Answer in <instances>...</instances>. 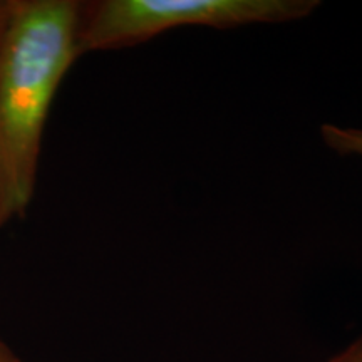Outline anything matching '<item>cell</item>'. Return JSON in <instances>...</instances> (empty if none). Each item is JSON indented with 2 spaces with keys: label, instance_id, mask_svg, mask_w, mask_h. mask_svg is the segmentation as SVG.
I'll use <instances>...</instances> for the list:
<instances>
[{
  "label": "cell",
  "instance_id": "3",
  "mask_svg": "<svg viewBox=\"0 0 362 362\" xmlns=\"http://www.w3.org/2000/svg\"><path fill=\"white\" fill-rule=\"evenodd\" d=\"M322 139L332 151L342 156L362 158V128H347V126L324 124Z\"/></svg>",
  "mask_w": 362,
  "mask_h": 362
},
{
  "label": "cell",
  "instance_id": "1",
  "mask_svg": "<svg viewBox=\"0 0 362 362\" xmlns=\"http://www.w3.org/2000/svg\"><path fill=\"white\" fill-rule=\"evenodd\" d=\"M81 6L13 0L0 44V225L22 218L34 198L45 121L79 57Z\"/></svg>",
  "mask_w": 362,
  "mask_h": 362
},
{
  "label": "cell",
  "instance_id": "5",
  "mask_svg": "<svg viewBox=\"0 0 362 362\" xmlns=\"http://www.w3.org/2000/svg\"><path fill=\"white\" fill-rule=\"evenodd\" d=\"M13 0H0V44H2L4 34H6L8 17H11Z\"/></svg>",
  "mask_w": 362,
  "mask_h": 362
},
{
  "label": "cell",
  "instance_id": "2",
  "mask_svg": "<svg viewBox=\"0 0 362 362\" xmlns=\"http://www.w3.org/2000/svg\"><path fill=\"white\" fill-rule=\"evenodd\" d=\"M312 0H99L81 6L78 56L131 47L176 27L215 29L304 19Z\"/></svg>",
  "mask_w": 362,
  "mask_h": 362
},
{
  "label": "cell",
  "instance_id": "4",
  "mask_svg": "<svg viewBox=\"0 0 362 362\" xmlns=\"http://www.w3.org/2000/svg\"><path fill=\"white\" fill-rule=\"evenodd\" d=\"M327 362H362V336L357 337L354 342H351L339 354L330 357Z\"/></svg>",
  "mask_w": 362,
  "mask_h": 362
},
{
  "label": "cell",
  "instance_id": "6",
  "mask_svg": "<svg viewBox=\"0 0 362 362\" xmlns=\"http://www.w3.org/2000/svg\"><path fill=\"white\" fill-rule=\"evenodd\" d=\"M0 362H24L13 352L6 342L0 339Z\"/></svg>",
  "mask_w": 362,
  "mask_h": 362
}]
</instances>
